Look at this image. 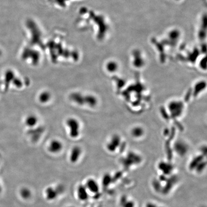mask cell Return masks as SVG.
Wrapping results in <instances>:
<instances>
[{
    "label": "cell",
    "instance_id": "cell-1",
    "mask_svg": "<svg viewBox=\"0 0 207 207\" xmlns=\"http://www.w3.org/2000/svg\"><path fill=\"white\" fill-rule=\"evenodd\" d=\"M70 98L76 104L81 106L86 105L90 107H94L97 103V99L94 96L88 94L84 95L78 92L71 94Z\"/></svg>",
    "mask_w": 207,
    "mask_h": 207
},
{
    "label": "cell",
    "instance_id": "cell-2",
    "mask_svg": "<svg viewBox=\"0 0 207 207\" xmlns=\"http://www.w3.org/2000/svg\"><path fill=\"white\" fill-rule=\"evenodd\" d=\"M66 125L69 131V135L72 138H76L80 134V124L75 118H69L66 121Z\"/></svg>",
    "mask_w": 207,
    "mask_h": 207
},
{
    "label": "cell",
    "instance_id": "cell-3",
    "mask_svg": "<svg viewBox=\"0 0 207 207\" xmlns=\"http://www.w3.org/2000/svg\"><path fill=\"white\" fill-rule=\"evenodd\" d=\"M63 148V145L61 141L58 140H53L50 143L48 150L50 153H57L62 151Z\"/></svg>",
    "mask_w": 207,
    "mask_h": 207
},
{
    "label": "cell",
    "instance_id": "cell-4",
    "mask_svg": "<svg viewBox=\"0 0 207 207\" xmlns=\"http://www.w3.org/2000/svg\"><path fill=\"white\" fill-rule=\"evenodd\" d=\"M85 187L91 192L96 193L99 191V186L96 181L94 179H89L87 181Z\"/></svg>",
    "mask_w": 207,
    "mask_h": 207
},
{
    "label": "cell",
    "instance_id": "cell-5",
    "mask_svg": "<svg viewBox=\"0 0 207 207\" xmlns=\"http://www.w3.org/2000/svg\"><path fill=\"white\" fill-rule=\"evenodd\" d=\"M82 153V150L79 147L76 146L74 147L71 151L70 154V161L72 163H75L77 162Z\"/></svg>",
    "mask_w": 207,
    "mask_h": 207
},
{
    "label": "cell",
    "instance_id": "cell-6",
    "mask_svg": "<svg viewBox=\"0 0 207 207\" xmlns=\"http://www.w3.org/2000/svg\"><path fill=\"white\" fill-rule=\"evenodd\" d=\"M77 195L80 200H85L88 198V190L85 186H80L77 190Z\"/></svg>",
    "mask_w": 207,
    "mask_h": 207
},
{
    "label": "cell",
    "instance_id": "cell-7",
    "mask_svg": "<svg viewBox=\"0 0 207 207\" xmlns=\"http://www.w3.org/2000/svg\"><path fill=\"white\" fill-rule=\"evenodd\" d=\"M38 121V119L36 116L34 115H30L25 119V125L28 127H33L37 125Z\"/></svg>",
    "mask_w": 207,
    "mask_h": 207
},
{
    "label": "cell",
    "instance_id": "cell-8",
    "mask_svg": "<svg viewBox=\"0 0 207 207\" xmlns=\"http://www.w3.org/2000/svg\"><path fill=\"white\" fill-rule=\"evenodd\" d=\"M51 98V94L49 92H43L40 94L38 99L42 103H47Z\"/></svg>",
    "mask_w": 207,
    "mask_h": 207
},
{
    "label": "cell",
    "instance_id": "cell-9",
    "mask_svg": "<svg viewBox=\"0 0 207 207\" xmlns=\"http://www.w3.org/2000/svg\"><path fill=\"white\" fill-rule=\"evenodd\" d=\"M46 196L48 199L53 200L57 197V192H56V190H55L52 188H48L46 190Z\"/></svg>",
    "mask_w": 207,
    "mask_h": 207
},
{
    "label": "cell",
    "instance_id": "cell-10",
    "mask_svg": "<svg viewBox=\"0 0 207 207\" xmlns=\"http://www.w3.org/2000/svg\"><path fill=\"white\" fill-rule=\"evenodd\" d=\"M117 64L116 63L114 62H111L107 64V69L109 72H114L116 71L117 69Z\"/></svg>",
    "mask_w": 207,
    "mask_h": 207
},
{
    "label": "cell",
    "instance_id": "cell-11",
    "mask_svg": "<svg viewBox=\"0 0 207 207\" xmlns=\"http://www.w3.org/2000/svg\"><path fill=\"white\" fill-rule=\"evenodd\" d=\"M21 195L23 198L27 199L31 196V192L28 188H24L21 191Z\"/></svg>",
    "mask_w": 207,
    "mask_h": 207
},
{
    "label": "cell",
    "instance_id": "cell-12",
    "mask_svg": "<svg viewBox=\"0 0 207 207\" xmlns=\"http://www.w3.org/2000/svg\"><path fill=\"white\" fill-rule=\"evenodd\" d=\"M1 54H2V52H1V51L0 50V56L1 55Z\"/></svg>",
    "mask_w": 207,
    "mask_h": 207
}]
</instances>
